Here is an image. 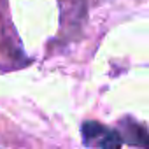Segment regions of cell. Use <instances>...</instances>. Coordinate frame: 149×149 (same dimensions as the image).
<instances>
[{"instance_id":"7a4b0ae2","label":"cell","mask_w":149,"mask_h":149,"mask_svg":"<svg viewBox=\"0 0 149 149\" xmlns=\"http://www.w3.org/2000/svg\"><path fill=\"white\" fill-rule=\"evenodd\" d=\"M119 135L123 144L149 147V128L132 118H123L119 121Z\"/></svg>"},{"instance_id":"6da1fadb","label":"cell","mask_w":149,"mask_h":149,"mask_svg":"<svg viewBox=\"0 0 149 149\" xmlns=\"http://www.w3.org/2000/svg\"><path fill=\"white\" fill-rule=\"evenodd\" d=\"M81 135H83V144L88 147H121L123 139L119 132L111 130L105 125H100L97 121H84L81 126Z\"/></svg>"}]
</instances>
